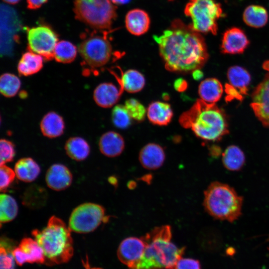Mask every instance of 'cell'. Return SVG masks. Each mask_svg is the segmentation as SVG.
<instances>
[{"label": "cell", "mask_w": 269, "mask_h": 269, "mask_svg": "<svg viewBox=\"0 0 269 269\" xmlns=\"http://www.w3.org/2000/svg\"><path fill=\"white\" fill-rule=\"evenodd\" d=\"M123 90L112 83H103L95 89L93 99L99 106L111 108L118 102Z\"/></svg>", "instance_id": "17"}, {"label": "cell", "mask_w": 269, "mask_h": 269, "mask_svg": "<svg viewBox=\"0 0 269 269\" xmlns=\"http://www.w3.org/2000/svg\"><path fill=\"white\" fill-rule=\"evenodd\" d=\"M175 269H201V265L198 260L180 258L177 262Z\"/></svg>", "instance_id": "38"}, {"label": "cell", "mask_w": 269, "mask_h": 269, "mask_svg": "<svg viewBox=\"0 0 269 269\" xmlns=\"http://www.w3.org/2000/svg\"><path fill=\"white\" fill-rule=\"evenodd\" d=\"M223 88L217 79L210 78L202 81L198 88V94L201 100L209 103L218 101L223 94Z\"/></svg>", "instance_id": "25"}, {"label": "cell", "mask_w": 269, "mask_h": 269, "mask_svg": "<svg viewBox=\"0 0 269 269\" xmlns=\"http://www.w3.org/2000/svg\"><path fill=\"white\" fill-rule=\"evenodd\" d=\"M150 23L148 13L141 9H132L126 15V28L130 33L134 35L140 36L146 33L149 28Z\"/></svg>", "instance_id": "18"}, {"label": "cell", "mask_w": 269, "mask_h": 269, "mask_svg": "<svg viewBox=\"0 0 269 269\" xmlns=\"http://www.w3.org/2000/svg\"><path fill=\"white\" fill-rule=\"evenodd\" d=\"M180 125L191 129L198 137L207 141L220 140L229 132L227 117L215 103L198 99L179 118Z\"/></svg>", "instance_id": "2"}, {"label": "cell", "mask_w": 269, "mask_h": 269, "mask_svg": "<svg viewBox=\"0 0 269 269\" xmlns=\"http://www.w3.org/2000/svg\"><path fill=\"white\" fill-rule=\"evenodd\" d=\"M70 170L62 164H54L47 170L45 175L47 185L51 189L59 191L69 187L72 182Z\"/></svg>", "instance_id": "15"}, {"label": "cell", "mask_w": 269, "mask_h": 269, "mask_svg": "<svg viewBox=\"0 0 269 269\" xmlns=\"http://www.w3.org/2000/svg\"><path fill=\"white\" fill-rule=\"evenodd\" d=\"M110 72L117 79L120 87L128 92L134 93L139 92L144 86L145 78L143 75L136 70L130 69L124 73L121 71V77H119L112 70Z\"/></svg>", "instance_id": "20"}, {"label": "cell", "mask_w": 269, "mask_h": 269, "mask_svg": "<svg viewBox=\"0 0 269 269\" xmlns=\"http://www.w3.org/2000/svg\"><path fill=\"white\" fill-rule=\"evenodd\" d=\"M226 91L227 94L232 98H235L239 100L242 99L240 92L231 85L227 84L226 85Z\"/></svg>", "instance_id": "40"}, {"label": "cell", "mask_w": 269, "mask_h": 269, "mask_svg": "<svg viewBox=\"0 0 269 269\" xmlns=\"http://www.w3.org/2000/svg\"><path fill=\"white\" fill-rule=\"evenodd\" d=\"M243 198L227 184L214 181L204 192L203 206L212 217L233 222L242 214Z\"/></svg>", "instance_id": "5"}, {"label": "cell", "mask_w": 269, "mask_h": 269, "mask_svg": "<svg viewBox=\"0 0 269 269\" xmlns=\"http://www.w3.org/2000/svg\"><path fill=\"white\" fill-rule=\"evenodd\" d=\"M125 106L132 119L139 122L144 120L146 110L137 100L133 98L127 100Z\"/></svg>", "instance_id": "34"}, {"label": "cell", "mask_w": 269, "mask_h": 269, "mask_svg": "<svg viewBox=\"0 0 269 269\" xmlns=\"http://www.w3.org/2000/svg\"><path fill=\"white\" fill-rule=\"evenodd\" d=\"M250 42L243 30L232 27L226 30L222 37L221 52L224 54H241L248 47Z\"/></svg>", "instance_id": "14"}, {"label": "cell", "mask_w": 269, "mask_h": 269, "mask_svg": "<svg viewBox=\"0 0 269 269\" xmlns=\"http://www.w3.org/2000/svg\"><path fill=\"white\" fill-rule=\"evenodd\" d=\"M48 0H26L27 8L30 9H36L40 8Z\"/></svg>", "instance_id": "39"}, {"label": "cell", "mask_w": 269, "mask_h": 269, "mask_svg": "<svg viewBox=\"0 0 269 269\" xmlns=\"http://www.w3.org/2000/svg\"><path fill=\"white\" fill-rule=\"evenodd\" d=\"M107 219L103 206L93 203H85L73 210L69 220V227L71 231L76 233H88L96 229Z\"/></svg>", "instance_id": "9"}, {"label": "cell", "mask_w": 269, "mask_h": 269, "mask_svg": "<svg viewBox=\"0 0 269 269\" xmlns=\"http://www.w3.org/2000/svg\"><path fill=\"white\" fill-rule=\"evenodd\" d=\"M44 58L41 55L27 50L19 59L17 69L20 76H29L39 72L43 67Z\"/></svg>", "instance_id": "23"}, {"label": "cell", "mask_w": 269, "mask_h": 269, "mask_svg": "<svg viewBox=\"0 0 269 269\" xmlns=\"http://www.w3.org/2000/svg\"><path fill=\"white\" fill-rule=\"evenodd\" d=\"M227 77L232 86L238 89L241 94H247L251 78L245 69L239 66H232L228 70Z\"/></svg>", "instance_id": "28"}, {"label": "cell", "mask_w": 269, "mask_h": 269, "mask_svg": "<svg viewBox=\"0 0 269 269\" xmlns=\"http://www.w3.org/2000/svg\"><path fill=\"white\" fill-rule=\"evenodd\" d=\"M14 145L12 142L6 139L0 140V165L11 161L15 155Z\"/></svg>", "instance_id": "35"}, {"label": "cell", "mask_w": 269, "mask_h": 269, "mask_svg": "<svg viewBox=\"0 0 269 269\" xmlns=\"http://www.w3.org/2000/svg\"><path fill=\"white\" fill-rule=\"evenodd\" d=\"M245 23L252 27L260 28L264 26L268 21V13L262 6L251 5L245 9L243 15Z\"/></svg>", "instance_id": "29"}, {"label": "cell", "mask_w": 269, "mask_h": 269, "mask_svg": "<svg viewBox=\"0 0 269 269\" xmlns=\"http://www.w3.org/2000/svg\"><path fill=\"white\" fill-rule=\"evenodd\" d=\"M165 68L180 73L200 69L209 54L204 37L180 19H175L159 35L153 36Z\"/></svg>", "instance_id": "1"}, {"label": "cell", "mask_w": 269, "mask_h": 269, "mask_svg": "<svg viewBox=\"0 0 269 269\" xmlns=\"http://www.w3.org/2000/svg\"><path fill=\"white\" fill-rule=\"evenodd\" d=\"M187 82L182 78L176 79L174 83V87L178 92L185 91L187 89Z\"/></svg>", "instance_id": "41"}, {"label": "cell", "mask_w": 269, "mask_h": 269, "mask_svg": "<svg viewBox=\"0 0 269 269\" xmlns=\"http://www.w3.org/2000/svg\"><path fill=\"white\" fill-rule=\"evenodd\" d=\"M125 146L122 136L118 133L109 131L104 133L100 138L99 147L101 152L109 157L120 155Z\"/></svg>", "instance_id": "19"}, {"label": "cell", "mask_w": 269, "mask_h": 269, "mask_svg": "<svg viewBox=\"0 0 269 269\" xmlns=\"http://www.w3.org/2000/svg\"><path fill=\"white\" fill-rule=\"evenodd\" d=\"M76 19L96 30H111L117 7L111 0H74Z\"/></svg>", "instance_id": "6"}, {"label": "cell", "mask_w": 269, "mask_h": 269, "mask_svg": "<svg viewBox=\"0 0 269 269\" xmlns=\"http://www.w3.org/2000/svg\"><path fill=\"white\" fill-rule=\"evenodd\" d=\"M246 161L245 155L238 146L231 145L228 146L222 155L223 166L227 170L232 171L240 170Z\"/></svg>", "instance_id": "26"}, {"label": "cell", "mask_w": 269, "mask_h": 269, "mask_svg": "<svg viewBox=\"0 0 269 269\" xmlns=\"http://www.w3.org/2000/svg\"><path fill=\"white\" fill-rule=\"evenodd\" d=\"M165 159V153L163 147L155 143L144 145L139 153V160L141 165L148 170L160 168Z\"/></svg>", "instance_id": "16"}, {"label": "cell", "mask_w": 269, "mask_h": 269, "mask_svg": "<svg viewBox=\"0 0 269 269\" xmlns=\"http://www.w3.org/2000/svg\"><path fill=\"white\" fill-rule=\"evenodd\" d=\"M18 213V205L10 195L2 193L0 195V221L5 223L15 219Z\"/></svg>", "instance_id": "31"}, {"label": "cell", "mask_w": 269, "mask_h": 269, "mask_svg": "<svg viewBox=\"0 0 269 269\" xmlns=\"http://www.w3.org/2000/svg\"><path fill=\"white\" fill-rule=\"evenodd\" d=\"M232 248H231V249H229L227 250V253L229 255H232L235 253L234 251H232Z\"/></svg>", "instance_id": "46"}, {"label": "cell", "mask_w": 269, "mask_h": 269, "mask_svg": "<svg viewBox=\"0 0 269 269\" xmlns=\"http://www.w3.org/2000/svg\"><path fill=\"white\" fill-rule=\"evenodd\" d=\"M132 118L125 105H117L112 112V120L113 124L118 128L125 129L131 124Z\"/></svg>", "instance_id": "33"}, {"label": "cell", "mask_w": 269, "mask_h": 269, "mask_svg": "<svg viewBox=\"0 0 269 269\" xmlns=\"http://www.w3.org/2000/svg\"><path fill=\"white\" fill-rule=\"evenodd\" d=\"M78 50L72 43L67 40L58 41L55 47L53 58L61 63H70L76 58Z\"/></svg>", "instance_id": "30"}, {"label": "cell", "mask_w": 269, "mask_h": 269, "mask_svg": "<svg viewBox=\"0 0 269 269\" xmlns=\"http://www.w3.org/2000/svg\"><path fill=\"white\" fill-rule=\"evenodd\" d=\"M145 247V243L142 238H127L122 241L118 248V257L129 268H134L142 257Z\"/></svg>", "instance_id": "12"}, {"label": "cell", "mask_w": 269, "mask_h": 269, "mask_svg": "<svg viewBox=\"0 0 269 269\" xmlns=\"http://www.w3.org/2000/svg\"></svg>", "instance_id": "48"}, {"label": "cell", "mask_w": 269, "mask_h": 269, "mask_svg": "<svg viewBox=\"0 0 269 269\" xmlns=\"http://www.w3.org/2000/svg\"><path fill=\"white\" fill-rule=\"evenodd\" d=\"M251 106L263 125L269 128V73L253 91Z\"/></svg>", "instance_id": "11"}, {"label": "cell", "mask_w": 269, "mask_h": 269, "mask_svg": "<svg viewBox=\"0 0 269 269\" xmlns=\"http://www.w3.org/2000/svg\"><path fill=\"white\" fill-rule=\"evenodd\" d=\"M43 135L49 138L61 135L64 131L65 123L63 118L57 113L51 111L45 114L40 123Z\"/></svg>", "instance_id": "21"}, {"label": "cell", "mask_w": 269, "mask_h": 269, "mask_svg": "<svg viewBox=\"0 0 269 269\" xmlns=\"http://www.w3.org/2000/svg\"><path fill=\"white\" fill-rule=\"evenodd\" d=\"M65 150L68 156L76 161L85 160L89 155L90 148L84 138L79 136L70 137L65 144Z\"/></svg>", "instance_id": "27"}, {"label": "cell", "mask_w": 269, "mask_h": 269, "mask_svg": "<svg viewBox=\"0 0 269 269\" xmlns=\"http://www.w3.org/2000/svg\"><path fill=\"white\" fill-rule=\"evenodd\" d=\"M12 251L1 245L0 249V269H15V263L16 262L12 254Z\"/></svg>", "instance_id": "37"}, {"label": "cell", "mask_w": 269, "mask_h": 269, "mask_svg": "<svg viewBox=\"0 0 269 269\" xmlns=\"http://www.w3.org/2000/svg\"><path fill=\"white\" fill-rule=\"evenodd\" d=\"M15 173L14 170L5 164L0 167V190H5L14 179Z\"/></svg>", "instance_id": "36"}, {"label": "cell", "mask_w": 269, "mask_h": 269, "mask_svg": "<svg viewBox=\"0 0 269 269\" xmlns=\"http://www.w3.org/2000/svg\"><path fill=\"white\" fill-rule=\"evenodd\" d=\"M27 50L33 52L49 61L53 58L58 36L49 25L40 24L27 29Z\"/></svg>", "instance_id": "10"}, {"label": "cell", "mask_w": 269, "mask_h": 269, "mask_svg": "<svg viewBox=\"0 0 269 269\" xmlns=\"http://www.w3.org/2000/svg\"><path fill=\"white\" fill-rule=\"evenodd\" d=\"M184 13L191 18L194 30L213 35L217 33V20L224 16L221 4L214 0H189Z\"/></svg>", "instance_id": "8"}, {"label": "cell", "mask_w": 269, "mask_h": 269, "mask_svg": "<svg viewBox=\"0 0 269 269\" xmlns=\"http://www.w3.org/2000/svg\"><path fill=\"white\" fill-rule=\"evenodd\" d=\"M16 264L22 266L25 263L43 264L45 258L42 249L34 239H23L18 247L12 251Z\"/></svg>", "instance_id": "13"}, {"label": "cell", "mask_w": 269, "mask_h": 269, "mask_svg": "<svg viewBox=\"0 0 269 269\" xmlns=\"http://www.w3.org/2000/svg\"><path fill=\"white\" fill-rule=\"evenodd\" d=\"M129 269H134V268H129Z\"/></svg>", "instance_id": "47"}, {"label": "cell", "mask_w": 269, "mask_h": 269, "mask_svg": "<svg viewBox=\"0 0 269 269\" xmlns=\"http://www.w3.org/2000/svg\"><path fill=\"white\" fill-rule=\"evenodd\" d=\"M71 230L60 218L53 216L47 226L41 230L32 231V235L43 250L45 262L52 264L68 262L74 253Z\"/></svg>", "instance_id": "4"}, {"label": "cell", "mask_w": 269, "mask_h": 269, "mask_svg": "<svg viewBox=\"0 0 269 269\" xmlns=\"http://www.w3.org/2000/svg\"><path fill=\"white\" fill-rule=\"evenodd\" d=\"M131 0H111L114 4H124L128 3Z\"/></svg>", "instance_id": "43"}, {"label": "cell", "mask_w": 269, "mask_h": 269, "mask_svg": "<svg viewBox=\"0 0 269 269\" xmlns=\"http://www.w3.org/2000/svg\"><path fill=\"white\" fill-rule=\"evenodd\" d=\"M5 2L11 4H14L17 3L20 0H2Z\"/></svg>", "instance_id": "44"}, {"label": "cell", "mask_w": 269, "mask_h": 269, "mask_svg": "<svg viewBox=\"0 0 269 269\" xmlns=\"http://www.w3.org/2000/svg\"><path fill=\"white\" fill-rule=\"evenodd\" d=\"M84 266L86 269H102L99 268H91L89 265L88 261L87 260L86 263H84Z\"/></svg>", "instance_id": "45"}, {"label": "cell", "mask_w": 269, "mask_h": 269, "mask_svg": "<svg viewBox=\"0 0 269 269\" xmlns=\"http://www.w3.org/2000/svg\"><path fill=\"white\" fill-rule=\"evenodd\" d=\"M111 31L94 29L81 35L78 52L84 65L92 71L103 67L111 58L112 47L108 38Z\"/></svg>", "instance_id": "7"}, {"label": "cell", "mask_w": 269, "mask_h": 269, "mask_svg": "<svg viewBox=\"0 0 269 269\" xmlns=\"http://www.w3.org/2000/svg\"><path fill=\"white\" fill-rule=\"evenodd\" d=\"M14 170L18 179L23 182H30L38 176L40 168L32 158L25 157L16 162Z\"/></svg>", "instance_id": "24"}, {"label": "cell", "mask_w": 269, "mask_h": 269, "mask_svg": "<svg viewBox=\"0 0 269 269\" xmlns=\"http://www.w3.org/2000/svg\"><path fill=\"white\" fill-rule=\"evenodd\" d=\"M171 229L169 225L155 227L142 237L146 247L135 269H175L185 248H178L171 242Z\"/></svg>", "instance_id": "3"}, {"label": "cell", "mask_w": 269, "mask_h": 269, "mask_svg": "<svg viewBox=\"0 0 269 269\" xmlns=\"http://www.w3.org/2000/svg\"><path fill=\"white\" fill-rule=\"evenodd\" d=\"M21 87L19 78L13 74L4 73L0 78V91L1 94L7 98H11L16 95Z\"/></svg>", "instance_id": "32"}, {"label": "cell", "mask_w": 269, "mask_h": 269, "mask_svg": "<svg viewBox=\"0 0 269 269\" xmlns=\"http://www.w3.org/2000/svg\"><path fill=\"white\" fill-rule=\"evenodd\" d=\"M192 76L194 80H198L203 77V73L200 69H196L192 72Z\"/></svg>", "instance_id": "42"}, {"label": "cell", "mask_w": 269, "mask_h": 269, "mask_svg": "<svg viewBox=\"0 0 269 269\" xmlns=\"http://www.w3.org/2000/svg\"><path fill=\"white\" fill-rule=\"evenodd\" d=\"M147 116L152 124L158 126H166L170 122L173 117V112L168 104L155 101L148 106Z\"/></svg>", "instance_id": "22"}]
</instances>
